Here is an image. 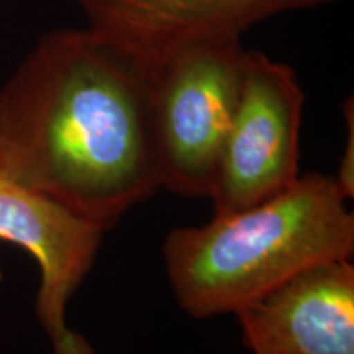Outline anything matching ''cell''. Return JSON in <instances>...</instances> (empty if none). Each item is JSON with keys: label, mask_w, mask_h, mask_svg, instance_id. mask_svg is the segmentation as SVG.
Wrapping results in <instances>:
<instances>
[{"label": "cell", "mask_w": 354, "mask_h": 354, "mask_svg": "<svg viewBox=\"0 0 354 354\" xmlns=\"http://www.w3.org/2000/svg\"><path fill=\"white\" fill-rule=\"evenodd\" d=\"M149 86L143 66L87 26L43 35L0 91L6 183L113 228L161 189Z\"/></svg>", "instance_id": "cell-1"}, {"label": "cell", "mask_w": 354, "mask_h": 354, "mask_svg": "<svg viewBox=\"0 0 354 354\" xmlns=\"http://www.w3.org/2000/svg\"><path fill=\"white\" fill-rule=\"evenodd\" d=\"M333 176L300 174L276 196L179 227L162 245L179 307L194 318L236 313L300 272L354 251V215Z\"/></svg>", "instance_id": "cell-2"}, {"label": "cell", "mask_w": 354, "mask_h": 354, "mask_svg": "<svg viewBox=\"0 0 354 354\" xmlns=\"http://www.w3.org/2000/svg\"><path fill=\"white\" fill-rule=\"evenodd\" d=\"M243 55L241 39L198 44L151 74L149 128L161 187L210 197L240 95Z\"/></svg>", "instance_id": "cell-3"}, {"label": "cell", "mask_w": 354, "mask_h": 354, "mask_svg": "<svg viewBox=\"0 0 354 354\" xmlns=\"http://www.w3.org/2000/svg\"><path fill=\"white\" fill-rule=\"evenodd\" d=\"M304 102L290 66L245 50L240 95L209 197L215 215L256 205L297 180Z\"/></svg>", "instance_id": "cell-4"}, {"label": "cell", "mask_w": 354, "mask_h": 354, "mask_svg": "<svg viewBox=\"0 0 354 354\" xmlns=\"http://www.w3.org/2000/svg\"><path fill=\"white\" fill-rule=\"evenodd\" d=\"M88 30L125 53L149 76L177 53L236 41L281 13L338 0H76Z\"/></svg>", "instance_id": "cell-5"}, {"label": "cell", "mask_w": 354, "mask_h": 354, "mask_svg": "<svg viewBox=\"0 0 354 354\" xmlns=\"http://www.w3.org/2000/svg\"><path fill=\"white\" fill-rule=\"evenodd\" d=\"M105 230L30 190L0 184V240L37 261V313L55 354H95L66 323L69 300L91 271Z\"/></svg>", "instance_id": "cell-6"}, {"label": "cell", "mask_w": 354, "mask_h": 354, "mask_svg": "<svg viewBox=\"0 0 354 354\" xmlns=\"http://www.w3.org/2000/svg\"><path fill=\"white\" fill-rule=\"evenodd\" d=\"M234 315L253 354H354V268L318 264Z\"/></svg>", "instance_id": "cell-7"}, {"label": "cell", "mask_w": 354, "mask_h": 354, "mask_svg": "<svg viewBox=\"0 0 354 354\" xmlns=\"http://www.w3.org/2000/svg\"><path fill=\"white\" fill-rule=\"evenodd\" d=\"M343 115L344 122L348 127V138L346 146H344V153L342 158V165H339L338 176L335 177L338 180L339 187L346 194L348 198H353L354 194V107H353V97L344 100L343 104Z\"/></svg>", "instance_id": "cell-8"}, {"label": "cell", "mask_w": 354, "mask_h": 354, "mask_svg": "<svg viewBox=\"0 0 354 354\" xmlns=\"http://www.w3.org/2000/svg\"><path fill=\"white\" fill-rule=\"evenodd\" d=\"M6 183V179H3V174H2V167H0V184Z\"/></svg>", "instance_id": "cell-9"}]
</instances>
